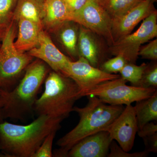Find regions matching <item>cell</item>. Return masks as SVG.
Returning <instances> with one entry per match:
<instances>
[{
	"label": "cell",
	"instance_id": "cell-31",
	"mask_svg": "<svg viewBox=\"0 0 157 157\" xmlns=\"http://www.w3.org/2000/svg\"><path fill=\"white\" fill-rule=\"evenodd\" d=\"M4 119L2 110V100L0 98V122L2 121Z\"/></svg>",
	"mask_w": 157,
	"mask_h": 157
},
{
	"label": "cell",
	"instance_id": "cell-20",
	"mask_svg": "<svg viewBox=\"0 0 157 157\" xmlns=\"http://www.w3.org/2000/svg\"><path fill=\"white\" fill-rule=\"evenodd\" d=\"M143 0H98L112 19L124 14Z\"/></svg>",
	"mask_w": 157,
	"mask_h": 157
},
{
	"label": "cell",
	"instance_id": "cell-6",
	"mask_svg": "<svg viewBox=\"0 0 157 157\" xmlns=\"http://www.w3.org/2000/svg\"><path fill=\"white\" fill-rule=\"evenodd\" d=\"M126 82L120 76L98 85L84 93L82 97L95 96L105 104L126 106L148 98L157 91V89L153 88L147 89L128 86Z\"/></svg>",
	"mask_w": 157,
	"mask_h": 157
},
{
	"label": "cell",
	"instance_id": "cell-30",
	"mask_svg": "<svg viewBox=\"0 0 157 157\" xmlns=\"http://www.w3.org/2000/svg\"><path fill=\"white\" fill-rule=\"evenodd\" d=\"M145 146V150L149 153H157V133L151 136L143 138Z\"/></svg>",
	"mask_w": 157,
	"mask_h": 157
},
{
	"label": "cell",
	"instance_id": "cell-19",
	"mask_svg": "<svg viewBox=\"0 0 157 157\" xmlns=\"http://www.w3.org/2000/svg\"><path fill=\"white\" fill-rule=\"evenodd\" d=\"M135 108L138 130L150 122L157 120V92L146 99L136 102Z\"/></svg>",
	"mask_w": 157,
	"mask_h": 157
},
{
	"label": "cell",
	"instance_id": "cell-26",
	"mask_svg": "<svg viewBox=\"0 0 157 157\" xmlns=\"http://www.w3.org/2000/svg\"><path fill=\"white\" fill-rule=\"evenodd\" d=\"M149 153L144 150V151L129 153L123 150L115 140H113L109 146V153L107 157H146Z\"/></svg>",
	"mask_w": 157,
	"mask_h": 157
},
{
	"label": "cell",
	"instance_id": "cell-25",
	"mask_svg": "<svg viewBox=\"0 0 157 157\" xmlns=\"http://www.w3.org/2000/svg\"><path fill=\"white\" fill-rule=\"evenodd\" d=\"M57 131L51 132L45 138L39 148L32 157H51L52 153V144L56 134Z\"/></svg>",
	"mask_w": 157,
	"mask_h": 157
},
{
	"label": "cell",
	"instance_id": "cell-11",
	"mask_svg": "<svg viewBox=\"0 0 157 157\" xmlns=\"http://www.w3.org/2000/svg\"><path fill=\"white\" fill-rule=\"evenodd\" d=\"M28 54L47 64L54 71L67 77L71 60L59 50L43 29L39 34L38 45L28 52Z\"/></svg>",
	"mask_w": 157,
	"mask_h": 157
},
{
	"label": "cell",
	"instance_id": "cell-22",
	"mask_svg": "<svg viewBox=\"0 0 157 157\" xmlns=\"http://www.w3.org/2000/svg\"><path fill=\"white\" fill-rule=\"evenodd\" d=\"M147 65L143 63L137 66L135 63H127L119 73L121 77L131 82L132 86L137 87Z\"/></svg>",
	"mask_w": 157,
	"mask_h": 157
},
{
	"label": "cell",
	"instance_id": "cell-16",
	"mask_svg": "<svg viewBox=\"0 0 157 157\" xmlns=\"http://www.w3.org/2000/svg\"><path fill=\"white\" fill-rule=\"evenodd\" d=\"M18 34L14 45L17 51L25 53L37 46L39 34L43 29L31 21L23 18L17 20Z\"/></svg>",
	"mask_w": 157,
	"mask_h": 157
},
{
	"label": "cell",
	"instance_id": "cell-14",
	"mask_svg": "<svg viewBox=\"0 0 157 157\" xmlns=\"http://www.w3.org/2000/svg\"><path fill=\"white\" fill-rule=\"evenodd\" d=\"M100 36L91 31L79 25L78 40V56L85 59L90 64L100 69L106 61L104 45Z\"/></svg>",
	"mask_w": 157,
	"mask_h": 157
},
{
	"label": "cell",
	"instance_id": "cell-33",
	"mask_svg": "<svg viewBox=\"0 0 157 157\" xmlns=\"http://www.w3.org/2000/svg\"><path fill=\"white\" fill-rule=\"evenodd\" d=\"M39 1H41V2H44L45 0H39Z\"/></svg>",
	"mask_w": 157,
	"mask_h": 157
},
{
	"label": "cell",
	"instance_id": "cell-35",
	"mask_svg": "<svg viewBox=\"0 0 157 157\" xmlns=\"http://www.w3.org/2000/svg\"><path fill=\"white\" fill-rule=\"evenodd\" d=\"M0 150H1V149H0Z\"/></svg>",
	"mask_w": 157,
	"mask_h": 157
},
{
	"label": "cell",
	"instance_id": "cell-32",
	"mask_svg": "<svg viewBox=\"0 0 157 157\" xmlns=\"http://www.w3.org/2000/svg\"><path fill=\"white\" fill-rule=\"evenodd\" d=\"M148 1H151V2H152L154 3L155 2H156L157 0H148Z\"/></svg>",
	"mask_w": 157,
	"mask_h": 157
},
{
	"label": "cell",
	"instance_id": "cell-7",
	"mask_svg": "<svg viewBox=\"0 0 157 157\" xmlns=\"http://www.w3.org/2000/svg\"><path fill=\"white\" fill-rule=\"evenodd\" d=\"M157 36V11L156 10L143 20L136 32L118 39L109 46V52L114 56L120 55L127 63L135 64L142 44L154 39Z\"/></svg>",
	"mask_w": 157,
	"mask_h": 157
},
{
	"label": "cell",
	"instance_id": "cell-4",
	"mask_svg": "<svg viewBox=\"0 0 157 157\" xmlns=\"http://www.w3.org/2000/svg\"><path fill=\"white\" fill-rule=\"evenodd\" d=\"M81 98L80 89L72 78L53 71L46 77L44 92L37 98L34 109L39 115L63 120Z\"/></svg>",
	"mask_w": 157,
	"mask_h": 157
},
{
	"label": "cell",
	"instance_id": "cell-21",
	"mask_svg": "<svg viewBox=\"0 0 157 157\" xmlns=\"http://www.w3.org/2000/svg\"><path fill=\"white\" fill-rule=\"evenodd\" d=\"M18 0H0V38L2 39L5 32L13 19L14 11Z\"/></svg>",
	"mask_w": 157,
	"mask_h": 157
},
{
	"label": "cell",
	"instance_id": "cell-15",
	"mask_svg": "<svg viewBox=\"0 0 157 157\" xmlns=\"http://www.w3.org/2000/svg\"><path fill=\"white\" fill-rule=\"evenodd\" d=\"M70 14L63 0H45L42 21L43 29L55 33L66 21Z\"/></svg>",
	"mask_w": 157,
	"mask_h": 157
},
{
	"label": "cell",
	"instance_id": "cell-2",
	"mask_svg": "<svg viewBox=\"0 0 157 157\" xmlns=\"http://www.w3.org/2000/svg\"><path fill=\"white\" fill-rule=\"evenodd\" d=\"M85 107H74L73 111L78 113L79 122L75 128L57 141L61 147L56 152L57 156L67 157L68 152L76 144L85 137L101 131H106L123 111V105L105 104L95 96H88Z\"/></svg>",
	"mask_w": 157,
	"mask_h": 157
},
{
	"label": "cell",
	"instance_id": "cell-17",
	"mask_svg": "<svg viewBox=\"0 0 157 157\" xmlns=\"http://www.w3.org/2000/svg\"><path fill=\"white\" fill-rule=\"evenodd\" d=\"M79 32V25L76 23L68 21L60 27L55 33H56L59 42L73 59L77 60L79 57L77 48Z\"/></svg>",
	"mask_w": 157,
	"mask_h": 157
},
{
	"label": "cell",
	"instance_id": "cell-23",
	"mask_svg": "<svg viewBox=\"0 0 157 157\" xmlns=\"http://www.w3.org/2000/svg\"><path fill=\"white\" fill-rule=\"evenodd\" d=\"M137 87L143 88L157 89V64L155 62L153 63L148 64L147 66Z\"/></svg>",
	"mask_w": 157,
	"mask_h": 157
},
{
	"label": "cell",
	"instance_id": "cell-28",
	"mask_svg": "<svg viewBox=\"0 0 157 157\" xmlns=\"http://www.w3.org/2000/svg\"><path fill=\"white\" fill-rule=\"evenodd\" d=\"M63 1L71 15L73 13H76L77 11H79L89 0H63Z\"/></svg>",
	"mask_w": 157,
	"mask_h": 157
},
{
	"label": "cell",
	"instance_id": "cell-24",
	"mask_svg": "<svg viewBox=\"0 0 157 157\" xmlns=\"http://www.w3.org/2000/svg\"><path fill=\"white\" fill-rule=\"evenodd\" d=\"M115 56L113 58L106 60L101 65L100 69L106 73L110 74L120 73L128 63L120 55Z\"/></svg>",
	"mask_w": 157,
	"mask_h": 157
},
{
	"label": "cell",
	"instance_id": "cell-29",
	"mask_svg": "<svg viewBox=\"0 0 157 157\" xmlns=\"http://www.w3.org/2000/svg\"><path fill=\"white\" fill-rule=\"evenodd\" d=\"M137 133L139 137L142 138L154 135L157 133V124L152 121L150 122L138 130Z\"/></svg>",
	"mask_w": 157,
	"mask_h": 157
},
{
	"label": "cell",
	"instance_id": "cell-10",
	"mask_svg": "<svg viewBox=\"0 0 157 157\" xmlns=\"http://www.w3.org/2000/svg\"><path fill=\"white\" fill-rule=\"evenodd\" d=\"M138 131L135 108L132 104L126 105L120 115L106 130L111 139L117 141L121 148L127 152L131 151L133 148Z\"/></svg>",
	"mask_w": 157,
	"mask_h": 157
},
{
	"label": "cell",
	"instance_id": "cell-18",
	"mask_svg": "<svg viewBox=\"0 0 157 157\" xmlns=\"http://www.w3.org/2000/svg\"><path fill=\"white\" fill-rule=\"evenodd\" d=\"M44 2L39 0H18L14 11V21L23 18L35 22L43 28Z\"/></svg>",
	"mask_w": 157,
	"mask_h": 157
},
{
	"label": "cell",
	"instance_id": "cell-5",
	"mask_svg": "<svg viewBox=\"0 0 157 157\" xmlns=\"http://www.w3.org/2000/svg\"><path fill=\"white\" fill-rule=\"evenodd\" d=\"M14 22L13 20L6 29L0 46V89L7 90L12 89L17 78L33 58L15 48Z\"/></svg>",
	"mask_w": 157,
	"mask_h": 157
},
{
	"label": "cell",
	"instance_id": "cell-13",
	"mask_svg": "<svg viewBox=\"0 0 157 157\" xmlns=\"http://www.w3.org/2000/svg\"><path fill=\"white\" fill-rule=\"evenodd\" d=\"M112 140L108 132L101 131L77 142L68 152L67 157H107Z\"/></svg>",
	"mask_w": 157,
	"mask_h": 157
},
{
	"label": "cell",
	"instance_id": "cell-27",
	"mask_svg": "<svg viewBox=\"0 0 157 157\" xmlns=\"http://www.w3.org/2000/svg\"><path fill=\"white\" fill-rule=\"evenodd\" d=\"M138 56L143 59L157 61V39H154L147 45L140 47Z\"/></svg>",
	"mask_w": 157,
	"mask_h": 157
},
{
	"label": "cell",
	"instance_id": "cell-34",
	"mask_svg": "<svg viewBox=\"0 0 157 157\" xmlns=\"http://www.w3.org/2000/svg\"><path fill=\"white\" fill-rule=\"evenodd\" d=\"M1 41H2V39H1V38H0V42H1Z\"/></svg>",
	"mask_w": 157,
	"mask_h": 157
},
{
	"label": "cell",
	"instance_id": "cell-9",
	"mask_svg": "<svg viewBox=\"0 0 157 157\" xmlns=\"http://www.w3.org/2000/svg\"><path fill=\"white\" fill-rule=\"evenodd\" d=\"M67 76L72 78L78 85L82 97H83L84 93L98 85L120 77V75L106 73L99 68L93 67L81 56L76 60L71 61Z\"/></svg>",
	"mask_w": 157,
	"mask_h": 157
},
{
	"label": "cell",
	"instance_id": "cell-1",
	"mask_svg": "<svg viewBox=\"0 0 157 157\" xmlns=\"http://www.w3.org/2000/svg\"><path fill=\"white\" fill-rule=\"evenodd\" d=\"M62 121L40 115L25 125L0 122V149L7 157H32L45 137L60 128Z\"/></svg>",
	"mask_w": 157,
	"mask_h": 157
},
{
	"label": "cell",
	"instance_id": "cell-12",
	"mask_svg": "<svg viewBox=\"0 0 157 157\" xmlns=\"http://www.w3.org/2000/svg\"><path fill=\"white\" fill-rule=\"evenodd\" d=\"M156 10L153 2L143 0L124 14L112 19V35L114 42L131 33L139 22Z\"/></svg>",
	"mask_w": 157,
	"mask_h": 157
},
{
	"label": "cell",
	"instance_id": "cell-8",
	"mask_svg": "<svg viewBox=\"0 0 157 157\" xmlns=\"http://www.w3.org/2000/svg\"><path fill=\"white\" fill-rule=\"evenodd\" d=\"M70 21L88 29L105 39L109 46L114 43L112 18L98 0H89L79 11L70 15Z\"/></svg>",
	"mask_w": 157,
	"mask_h": 157
},
{
	"label": "cell",
	"instance_id": "cell-3",
	"mask_svg": "<svg viewBox=\"0 0 157 157\" xmlns=\"http://www.w3.org/2000/svg\"><path fill=\"white\" fill-rule=\"evenodd\" d=\"M48 72L45 63L38 59L28 66L16 87L9 90L0 89L4 119H21L34 109L39 90Z\"/></svg>",
	"mask_w": 157,
	"mask_h": 157
}]
</instances>
